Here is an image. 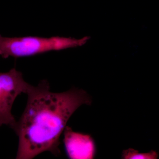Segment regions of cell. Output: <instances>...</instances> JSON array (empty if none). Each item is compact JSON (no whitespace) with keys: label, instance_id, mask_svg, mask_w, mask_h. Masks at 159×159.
I'll return each instance as SVG.
<instances>
[{"label":"cell","instance_id":"7a4b0ae2","mask_svg":"<svg viewBox=\"0 0 159 159\" xmlns=\"http://www.w3.org/2000/svg\"><path fill=\"white\" fill-rule=\"evenodd\" d=\"M89 39L88 36L77 39L61 36L6 37L0 34V56L4 58L33 56L49 51L80 47L85 44Z\"/></svg>","mask_w":159,"mask_h":159},{"label":"cell","instance_id":"3957f363","mask_svg":"<svg viewBox=\"0 0 159 159\" xmlns=\"http://www.w3.org/2000/svg\"><path fill=\"white\" fill-rule=\"evenodd\" d=\"M30 85L15 68L0 73V127L7 125L14 128L17 121L11 113L12 106L19 95L26 94Z\"/></svg>","mask_w":159,"mask_h":159},{"label":"cell","instance_id":"5b68a950","mask_svg":"<svg viewBox=\"0 0 159 159\" xmlns=\"http://www.w3.org/2000/svg\"><path fill=\"white\" fill-rule=\"evenodd\" d=\"M158 154L155 151H151L147 153H139L137 150L133 148H129L123 151L122 158L125 159H156Z\"/></svg>","mask_w":159,"mask_h":159},{"label":"cell","instance_id":"6da1fadb","mask_svg":"<svg viewBox=\"0 0 159 159\" xmlns=\"http://www.w3.org/2000/svg\"><path fill=\"white\" fill-rule=\"evenodd\" d=\"M26 94L25 108L13 129L19 138L16 159H33L46 151L59 155L60 138L68 121L80 106L91 105V97L77 89L51 92L46 80L30 85Z\"/></svg>","mask_w":159,"mask_h":159},{"label":"cell","instance_id":"277c9868","mask_svg":"<svg viewBox=\"0 0 159 159\" xmlns=\"http://www.w3.org/2000/svg\"><path fill=\"white\" fill-rule=\"evenodd\" d=\"M64 142L68 156L73 159H92L96 147L90 135L76 132L66 126L64 131Z\"/></svg>","mask_w":159,"mask_h":159}]
</instances>
